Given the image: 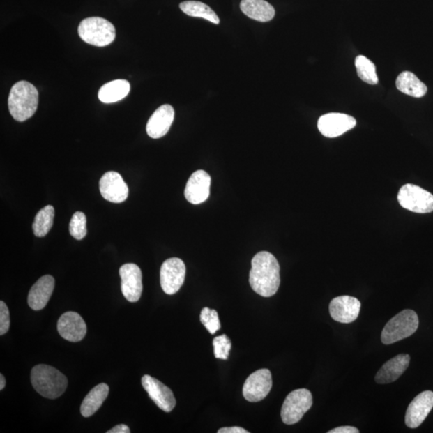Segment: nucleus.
I'll return each instance as SVG.
<instances>
[{"label":"nucleus","instance_id":"f257e3e1","mask_svg":"<svg viewBox=\"0 0 433 433\" xmlns=\"http://www.w3.org/2000/svg\"><path fill=\"white\" fill-rule=\"evenodd\" d=\"M251 266L249 281L252 290L263 297L275 296L280 286V266L275 257L261 251L255 255Z\"/></svg>","mask_w":433,"mask_h":433},{"label":"nucleus","instance_id":"f03ea898","mask_svg":"<svg viewBox=\"0 0 433 433\" xmlns=\"http://www.w3.org/2000/svg\"><path fill=\"white\" fill-rule=\"evenodd\" d=\"M38 90L28 82L13 85L8 98V109L15 121L23 122L35 114L38 107Z\"/></svg>","mask_w":433,"mask_h":433},{"label":"nucleus","instance_id":"7ed1b4c3","mask_svg":"<svg viewBox=\"0 0 433 433\" xmlns=\"http://www.w3.org/2000/svg\"><path fill=\"white\" fill-rule=\"evenodd\" d=\"M31 382L37 393L48 399H56L66 391L68 379L56 368L39 365L32 368Z\"/></svg>","mask_w":433,"mask_h":433},{"label":"nucleus","instance_id":"20e7f679","mask_svg":"<svg viewBox=\"0 0 433 433\" xmlns=\"http://www.w3.org/2000/svg\"><path fill=\"white\" fill-rule=\"evenodd\" d=\"M419 327L418 315L413 310H404L390 319L381 334V341L389 345L413 335Z\"/></svg>","mask_w":433,"mask_h":433},{"label":"nucleus","instance_id":"39448f33","mask_svg":"<svg viewBox=\"0 0 433 433\" xmlns=\"http://www.w3.org/2000/svg\"><path fill=\"white\" fill-rule=\"evenodd\" d=\"M78 33L87 44L105 47L114 41L116 29L114 24L104 18L89 17L80 22Z\"/></svg>","mask_w":433,"mask_h":433},{"label":"nucleus","instance_id":"423d86ee","mask_svg":"<svg viewBox=\"0 0 433 433\" xmlns=\"http://www.w3.org/2000/svg\"><path fill=\"white\" fill-rule=\"evenodd\" d=\"M312 404V394L309 390L301 388L291 392L282 404L281 417L283 423L288 425L298 423Z\"/></svg>","mask_w":433,"mask_h":433},{"label":"nucleus","instance_id":"0eeeda50","mask_svg":"<svg viewBox=\"0 0 433 433\" xmlns=\"http://www.w3.org/2000/svg\"><path fill=\"white\" fill-rule=\"evenodd\" d=\"M397 199L401 206L411 212L427 213L433 211V195L418 185H403L399 191Z\"/></svg>","mask_w":433,"mask_h":433},{"label":"nucleus","instance_id":"6e6552de","mask_svg":"<svg viewBox=\"0 0 433 433\" xmlns=\"http://www.w3.org/2000/svg\"><path fill=\"white\" fill-rule=\"evenodd\" d=\"M185 265L181 259L165 260L160 271V286L163 291L169 296L179 291L185 281Z\"/></svg>","mask_w":433,"mask_h":433},{"label":"nucleus","instance_id":"1a4fd4ad","mask_svg":"<svg viewBox=\"0 0 433 433\" xmlns=\"http://www.w3.org/2000/svg\"><path fill=\"white\" fill-rule=\"evenodd\" d=\"M272 388V376L268 369H259L245 381L243 394L249 402H259L267 397Z\"/></svg>","mask_w":433,"mask_h":433},{"label":"nucleus","instance_id":"9d476101","mask_svg":"<svg viewBox=\"0 0 433 433\" xmlns=\"http://www.w3.org/2000/svg\"><path fill=\"white\" fill-rule=\"evenodd\" d=\"M119 273L123 296L128 302H137L141 298L143 290L140 267L135 264H127L121 267Z\"/></svg>","mask_w":433,"mask_h":433},{"label":"nucleus","instance_id":"9b49d317","mask_svg":"<svg viewBox=\"0 0 433 433\" xmlns=\"http://www.w3.org/2000/svg\"><path fill=\"white\" fill-rule=\"evenodd\" d=\"M142 386L158 407L170 413L176 405V399L171 389L158 379L146 375L142 379Z\"/></svg>","mask_w":433,"mask_h":433},{"label":"nucleus","instance_id":"f8f14e48","mask_svg":"<svg viewBox=\"0 0 433 433\" xmlns=\"http://www.w3.org/2000/svg\"><path fill=\"white\" fill-rule=\"evenodd\" d=\"M356 125L354 117L344 114H325L318 121V128L326 137L335 138L343 135Z\"/></svg>","mask_w":433,"mask_h":433},{"label":"nucleus","instance_id":"ddd939ff","mask_svg":"<svg viewBox=\"0 0 433 433\" xmlns=\"http://www.w3.org/2000/svg\"><path fill=\"white\" fill-rule=\"evenodd\" d=\"M361 303L359 299L343 296L336 297L331 301L329 312L331 318L337 322L350 324L359 317Z\"/></svg>","mask_w":433,"mask_h":433},{"label":"nucleus","instance_id":"4468645a","mask_svg":"<svg viewBox=\"0 0 433 433\" xmlns=\"http://www.w3.org/2000/svg\"><path fill=\"white\" fill-rule=\"evenodd\" d=\"M433 408V393L425 391L420 393L409 405L405 414V424L410 429L418 427Z\"/></svg>","mask_w":433,"mask_h":433},{"label":"nucleus","instance_id":"2eb2a0df","mask_svg":"<svg viewBox=\"0 0 433 433\" xmlns=\"http://www.w3.org/2000/svg\"><path fill=\"white\" fill-rule=\"evenodd\" d=\"M101 195L107 201L121 203L127 199L128 188L120 174L115 171L105 173L100 180Z\"/></svg>","mask_w":433,"mask_h":433},{"label":"nucleus","instance_id":"dca6fc26","mask_svg":"<svg viewBox=\"0 0 433 433\" xmlns=\"http://www.w3.org/2000/svg\"><path fill=\"white\" fill-rule=\"evenodd\" d=\"M211 178L206 171L197 170L190 176L185 189V196L191 204L199 205L210 196Z\"/></svg>","mask_w":433,"mask_h":433},{"label":"nucleus","instance_id":"f3484780","mask_svg":"<svg viewBox=\"0 0 433 433\" xmlns=\"http://www.w3.org/2000/svg\"><path fill=\"white\" fill-rule=\"evenodd\" d=\"M57 330L62 338L76 343L86 335L87 326L78 313L68 312L59 319Z\"/></svg>","mask_w":433,"mask_h":433},{"label":"nucleus","instance_id":"a211bd4d","mask_svg":"<svg viewBox=\"0 0 433 433\" xmlns=\"http://www.w3.org/2000/svg\"><path fill=\"white\" fill-rule=\"evenodd\" d=\"M174 119V109L169 105L160 107L149 119L146 132L148 135L153 139L164 137L169 132Z\"/></svg>","mask_w":433,"mask_h":433},{"label":"nucleus","instance_id":"6ab92c4d","mask_svg":"<svg viewBox=\"0 0 433 433\" xmlns=\"http://www.w3.org/2000/svg\"><path fill=\"white\" fill-rule=\"evenodd\" d=\"M55 288V280L47 275L40 278L31 288L28 303L34 311H40L46 307Z\"/></svg>","mask_w":433,"mask_h":433},{"label":"nucleus","instance_id":"aec40b11","mask_svg":"<svg viewBox=\"0 0 433 433\" xmlns=\"http://www.w3.org/2000/svg\"><path fill=\"white\" fill-rule=\"evenodd\" d=\"M409 354H400L389 360L377 373L375 381L379 384H386L397 381L409 366Z\"/></svg>","mask_w":433,"mask_h":433},{"label":"nucleus","instance_id":"412c9836","mask_svg":"<svg viewBox=\"0 0 433 433\" xmlns=\"http://www.w3.org/2000/svg\"><path fill=\"white\" fill-rule=\"evenodd\" d=\"M240 8L249 18L259 22H268L275 15V8L265 0H242Z\"/></svg>","mask_w":433,"mask_h":433},{"label":"nucleus","instance_id":"4be33fe9","mask_svg":"<svg viewBox=\"0 0 433 433\" xmlns=\"http://www.w3.org/2000/svg\"><path fill=\"white\" fill-rule=\"evenodd\" d=\"M109 387L106 383L96 385L83 400L80 413L84 417H90L98 411L108 397Z\"/></svg>","mask_w":433,"mask_h":433},{"label":"nucleus","instance_id":"5701e85b","mask_svg":"<svg viewBox=\"0 0 433 433\" xmlns=\"http://www.w3.org/2000/svg\"><path fill=\"white\" fill-rule=\"evenodd\" d=\"M130 92V84L126 79L112 80L100 88L98 98L101 102L111 104L124 99Z\"/></svg>","mask_w":433,"mask_h":433},{"label":"nucleus","instance_id":"b1692460","mask_svg":"<svg viewBox=\"0 0 433 433\" xmlns=\"http://www.w3.org/2000/svg\"><path fill=\"white\" fill-rule=\"evenodd\" d=\"M395 84H397V87L401 93L413 96V98H423L427 93L426 85L417 78L413 73L404 72L400 73Z\"/></svg>","mask_w":433,"mask_h":433},{"label":"nucleus","instance_id":"393cba45","mask_svg":"<svg viewBox=\"0 0 433 433\" xmlns=\"http://www.w3.org/2000/svg\"><path fill=\"white\" fill-rule=\"evenodd\" d=\"M180 8L191 17L205 19L210 22L218 24L220 22L217 14L206 4L199 1H185L180 3Z\"/></svg>","mask_w":433,"mask_h":433},{"label":"nucleus","instance_id":"a878e982","mask_svg":"<svg viewBox=\"0 0 433 433\" xmlns=\"http://www.w3.org/2000/svg\"><path fill=\"white\" fill-rule=\"evenodd\" d=\"M55 210L52 206H47L37 213L32 229L36 237L46 236L52 227L54 221Z\"/></svg>","mask_w":433,"mask_h":433},{"label":"nucleus","instance_id":"bb28decb","mask_svg":"<svg viewBox=\"0 0 433 433\" xmlns=\"http://www.w3.org/2000/svg\"><path fill=\"white\" fill-rule=\"evenodd\" d=\"M356 68L358 76L369 84H378L379 79L376 71V66L370 60L363 56L356 58Z\"/></svg>","mask_w":433,"mask_h":433},{"label":"nucleus","instance_id":"cd10ccee","mask_svg":"<svg viewBox=\"0 0 433 433\" xmlns=\"http://www.w3.org/2000/svg\"><path fill=\"white\" fill-rule=\"evenodd\" d=\"M69 232L77 240H82L86 236L87 219L84 213L77 211L74 213L69 224Z\"/></svg>","mask_w":433,"mask_h":433},{"label":"nucleus","instance_id":"c85d7f7f","mask_svg":"<svg viewBox=\"0 0 433 433\" xmlns=\"http://www.w3.org/2000/svg\"><path fill=\"white\" fill-rule=\"evenodd\" d=\"M201 322L205 326L208 333L215 335L221 328L220 320L215 310L204 307L200 314Z\"/></svg>","mask_w":433,"mask_h":433},{"label":"nucleus","instance_id":"c756f323","mask_svg":"<svg viewBox=\"0 0 433 433\" xmlns=\"http://www.w3.org/2000/svg\"><path fill=\"white\" fill-rule=\"evenodd\" d=\"M213 346L217 359L224 360L228 359L229 351L231 349V341L227 335L217 336L213 339Z\"/></svg>","mask_w":433,"mask_h":433},{"label":"nucleus","instance_id":"7c9ffc66","mask_svg":"<svg viewBox=\"0 0 433 433\" xmlns=\"http://www.w3.org/2000/svg\"><path fill=\"white\" fill-rule=\"evenodd\" d=\"M10 328V313L6 303L0 301V335L6 334Z\"/></svg>","mask_w":433,"mask_h":433},{"label":"nucleus","instance_id":"2f4dec72","mask_svg":"<svg viewBox=\"0 0 433 433\" xmlns=\"http://www.w3.org/2000/svg\"><path fill=\"white\" fill-rule=\"evenodd\" d=\"M328 433H359L360 430L353 426H341L328 432Z\"/></svg>","mask_w":433,"mask_h":433},{"label":"nucleus","instance_id":"473e14b6","mask_svg":"<svg viewBox=\"0 0 433 433\" xmlns=\"http://www.w3.org/2000/svg\"><path fill=\"white\" fill-rule=\"evenodd\" d=\"M218 433H249L250 432L241 427H222L218 431Z\"/></svg>","mask_w":433,"mask_h":433},{"label":"nucleus","instance_id":"72a5a7b5","mask_svg":"<svg viewBox=\"0 0 433 433\" xmlns=\"http://www.w3.org/2000/svg\"><path fill=\"white\" fill-rule=\"evenodd\" d=\"M130 429L126 425H116L114 427L107 433H130Z\"/></svg>","mask_w":433,"mask_h":433},{"label":"nucleus","instance_id":"f704fd0d","mask_svg":"<svg viewBox=\"0 0 433 433\" xmlns=\"http://www.w3.org/2000/svg\"><path fill=\"white\" fill-rule=\"evenodd\" d=\"M5 385H6V379H5L3 374H0V390L1 391L5 388Z\"/></svg>","mask_w":433,"mask_h":433}]
</instances>
